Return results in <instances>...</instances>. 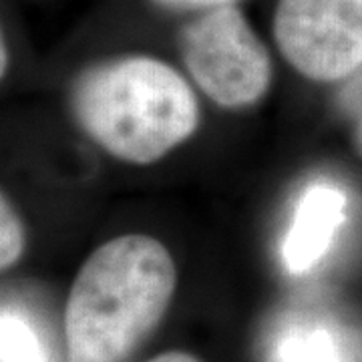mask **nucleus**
Returning <instances> with one entry per match:
<instances>
[{"mask_svg":"<svg viewBox=\"0 0 362 362\" xmlns=\"http://www.w3.org/2000/svg\"><path fill=\"white\" fill-rule=\"evenodd\" d=\"M175 284V262L151 235L127 233L97 247L66 300L69 362L127 361L165 316Z\"/></svg>","mask_w":362,"mask_h":362,"instance_id":"f257e3e1","label":"nucleus"},{"mask_svg":"<svg viewBox=\"0 0 362 362\" xmlns=\"http://www.w3.org/2000/svg\"><path fill=\"white\" fill-rule=\"evenodd\" d=\"M71 111L90 141L135 165L156 163L199 127L194 89L151 57L113 59L81 73Z\"/></svg>","mask_w":362,"mask_h":362,"instance_id":"f03ea898","label":"nucleus"},{"mask_svg":"<svg viewBox=\"0 0 362 362\" xmlns=\"http://www.w3.org/2000/svg\"><path fill=\"white\" fill-rule=\"evenodd\" d=\"M180 51L195 85L220 107L256 105L270 89V52L233 4L204 11L183 26Z\"/></svg>","mask_w":362,"mask_h":362,"instance_id":"7ed1b4c3","label":"nucleus"},{"mask_svg":"<svg viewBox=\"0 0 362 362\" xmlns=\"http://www.w3.org/2000/svg\"><path fill=\"white\" fill-rule=\"evenodd\" d=\"M274 40L302 77H352L362 69V0H278Z\"/></svg>","mask_w":362,"mask_h":362,"instance_id":"20e7f679","label":"nucleus"},{"mask_svg":"<svg viewBox=\"0 0 362 362\" xmlns=\"http://www.w3.org/2000/svg\"><path fill=\"white\" fill-rule=\"evenodd\" d=\"M346 214V195L328 183H316L302 195L282 246L286 268L294 274L316 266L332 244Z\"/></svg>","mask_w":362,"mask_h":362,"instance_id":"39448f33","label":"nucleus"},{"mask_svg":"<svg viewBox=\"0 0 362 362\" xmlns=\"http://www.w3.org/2000/svg\"><path fill=\"white\" fill-rule=\"evenodd\" d=\"M2 362H47L39 337L28 324L6 308L0 320Z\"/></svg>","mask_w":362,"mask_h":362,"instance_id":"423d86ee","label":"nucleus"},{"mask_svg":"<svg viewBox=\"0 0 362 362\" xmlns=\"http://www.w3.org/2000/svg\"><path fill=\"white\" fill-rule=\"evenodd\" d=\"M280 362H340L334 338L322 328L292 332L280 344Z\"/></svg>","mask_w":362,"mask_h":362,"instance_id":"0eeeda50","label":"nucleus"},{"mask_svg":"<svg viewBox=\"0 0 362 362\" xmlns=\"http://www.w3.org/2000/svg\"><path fill=\"white\" fill-rule=\"evenodd\" d=\"M25 252V226L14 211L8 197L2 194L0 202V268L8 270Z\"/></svg>","mask_w":362,"mask_h":362,"instance_id":"6e6552de","label":"nucleus"},{"mask_svg":"<svg viewBox=\"0 0 362 362\" xmlns=\"http://www.w3.org/2000/svg\"><path fill=\"white\" fill-rule=\"evenodd\" d=\"M338 105L344 113L361 119L362 117V69L349 77L346 85L338 93Z\"/></svg>","mask_w":362,"mask_h":362,"instance_id":"1a4fd4ad","label":"nucleus"},{"mask_svg":"<svg viewBox=\"0 0 362 362\" xmlns=\"http://www.w3.org/2000/svg\"><path fill=\"white\" fill-rule=\"evenodd\" d=\"M168 11H209L218 6H228L235 0H153Z\"/></svg>","mask_w":362,"mask_h":362,"instance_id":"9d476101","label":"nucleus"},{"mask_svg":"<svg viewBox=\"0 0 362 362\" xmlns=\"http://www.w3.org/2000/svg\"><path fill=\"white\" fill-rule=\"evenodd\" d=\"M147 362H202L199 358H195L194 354L189 352H181V350H171V352H163L156 358Z\"/></svg>","mask_w":362,"mask_h":362,"instance_id":"9b49d317","label":"nucleus"},{"mask_svg":"<svg viewBox=\"0 0 362 362\" xmlns=\"http://www.w3.org/2000/svg\"><path fill=\"white\" fill-rule=\"evenodd\" d=\"M352 145H354L356 153L362 157V117L356 119V125H354V131H352Z\"/></svg>","mask_w":362,"mask_h":362,"instance_id":"f8f14e48","label":"nucleus"},{"mask_svg":"<svg viewBox=\"0 0 362 362\" xmlns=\"http://www.w3.org/2000/svg\"><path fill=\"white\" fill-rule=\"evenodd\" d=\"M6 63H8V52H6V42H2V75L6 73Z\"/></svg>","mask_w":362,"mask_h":362,"instance_id":"ddd939ff","label":"nucleus"}]
</instances>
